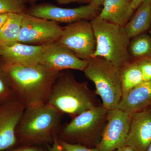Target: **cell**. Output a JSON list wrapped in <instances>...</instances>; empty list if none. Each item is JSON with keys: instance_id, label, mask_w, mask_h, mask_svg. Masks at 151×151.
Listing matches in <instances>:
<instances>
[{"instance_id": "obj_1", "label": "cell", "mask_w": 151, "mask_h": 151, "mask_svg": "<svg viewBox=\"0 0 151 151\" xmlns=\"http://www.w3.org/2000/svg\"><path fill=\"white\" fill-rule=\"evenodd\" d=\"M4 66L17 98L26 108L47 103L60 72L52 71L40 64L35 66L4 65Z\"/></svg>"}, {"instance_id": "obj_2", "label": "cell", "mask_w": 151, "mask_h": 151, "mask_svg": "<svg viewBox=\"0 0 151 151\" xmlns=\"http://www.w3.org/2000/svg\"><path fill=\"white\" fill-rule=\"evenodd\" d=\"M96 94L86 82H78L73 74L60 71L47 103L73 119L99 105Z\"/></svg>"}, {"instance_id": "obj_3", "label": "cell", "mask_w": 151, "mask_h": 151, "mask_svg": "<svg viewBox=\"0 0 151 151\" xmlns=\"http://www.w3.org/2000/svg\"><path fill=\"white\" fill-rule=\"evenodd\" d=\"M90 22L96 42V48L92 58H103L120 69L132 61L129 52L131 39L124 27L97 17Z\"/></svg>"}, {"instance_id": "obj_4", "label": "cell", "mask_w": 151, "mask_h": 151, "mask_svg": "<svg viewBox=\"0 0 151 151\" xmlns=\"http://www.w3.org/2000/svg\"><path fill=\"white\" fill-rule=\"evenodd\" d=\"M63 115L47 103L26 107L17 128V139L40 142L55 138L61 127Z\"/></svg>"}, {"instance_id": "obj_5", "label": "cell", "mask_w": 151, "mask_h": 151, "mask_svg": "<svg viewBox=\"0 0 151 151\" xmlns=\"http://www.w3.org/2000/svg\"><path fill=\"white\" fill-rule=\"evenodd\" d=\"M83 72L95 85V93L107 110L118 107L122 97L120 68L102 57L92 58Z\"/></svg>"}, {"instance_id": "obj_6", "label": "cell", "mask_w": 151, "mask_h": 151, "mask_svg": "<svg viewBox=\"0 0 151 151\" xmlns=\"http://www.w3.org/2000/svg\"><path fill=\"white\" fill-rule=\"evenodd\" d=\"M108 110L102 104L83 112L61 127L59 134L61 140L86 142L101 140L107 123Z\"/></svg>"}, {"instance_id": "obj_7", "label": "cell", "mask_w": 151, "mask_h": 151, "mask_svg": "<svg viewBox=\"0 0 151 151\" xmlns=\"http://www.w3.org/2000/svg\"><path fill=\"white\" fill-rule=\"evenodd\" d=\"M63 29L56 22L24 13L17 42L35 45L56 42L62 35Z\"/></svg>"}, {"instance_id": "obj_8", "label": "cell", "mask_w": 151, "mask_h": 151, "mask_svg": "<svg viewBox=\"0 0 151 151\" xmlns=\"http://www.w3.org/2000/svg\"><path fill=\"white\" fill-rule=\"evenodd\" d=\"M58 42L84 60L92 58L96 48V39L91 22L81 20L63 27Z\"/></svg>"}, {"instance_id": "obj_9", "label": "cell", "mask_w": 151, "mask_h": 151, "mask_svg": "<svg viewBox=\"0 0 151 151\" xmlns=\"http://www.w3.org/2000/svg\"><path fill=\"white\" fill-rule=\"evenodd\" d=\"M131 114L116 108L108 110L102 138L96 146L99 151H115L126 145Z\"/></svg>"}, {"instance_id": "obj_10", "label": "cell", "mask_w": 151, "mask_h": 151, "mask_svg": "<svg viewBox=\"0 0 151 151\" xmlns=\"http://www.w3.org/2000/svg\"><path fill=\"white\" fill-rule=\"evenodd\" d=\"M100 12V7L91 2L75 8H64L47 4L39 5L29 10L27 13L56 22L70 24L81 20L91 21L98 16Z\"/></svg>"}, {"instance_id": "obj_11", "label": "cell", "mask_w": 151, "mask_h": 151, "mask_svg": "<svg viewBox=\"0 0 151 151\" xmlns=\"http://www.w3.org/2000/svg\"><path fill=\"white\" fill-rule=\"evenodd\" d=\"M89 62L58 42L45 45L42 51L40 65L53 71L73 69L84 71Z\"/></svg>"}, {"instance_id": "obj_12", "label": "cell", "mask_w": 151, "mask_h": 151, "mask_svg": "<svg viewBox=\"0 0 151 151\" xmlns=\"http://www.w3.org/2000/svg\"><path fill=\"white\" fill-rule=\"evenodd\" d=\"M25 108L18 99L0 106V151L10 148L16 143L17 128Z\"/></svg>"}, {"instance_id": "obj_13", "label": "cell", "mask_w": 151, "mask_h": 151, "mask_svg": "<svg viewBox=\"0 0 151 151\" xmlns=\"http://www.w3.org/2000/svg\"><path fill=\"white\" fill-rule=\"evenodd\" d=\"M151 143V108L131 114L126 145L134 151H146Z\"/></svg>"}, {"instance_id": "obj_14", "label": "cell", "mask_w": 151, "mask_h": 151, "mask_svg": "<svg viewBox=\"0 0 151 151\" xmlns=\"http://www.w3.org/2000/svg\"><path fill=\"white\" fill-rule=\"evenodd\" d=\"M44 45L14 42L0 47V56L4 60V65L35 66L40 64Z\"/></svg>"}, {"instance_id": "obj_15", "label": "cell", "mask_w": 151, "mask_h": 151, "mask_svg": "<svg viewBox=\"0 0 151 151\" xmlns=\"http://www.w3.org/2000/svg\"><path fill=\"white\" fill-rule=\"evenodd\" d=\"M151 105V80L144 81L130 90L122 100L117 108L130 113L149 108Z\"/></svg>"}, {"instance_id": "obj_16", "label": "cell", "mask_w": 151, "mask_h": 151, "mask_svg": "<svg viewBox=\"0 0 151 151\" xmlns=\"http://www.w3.org/2000/svg\"><path fill=\"white\" fill-rule=\"evenodd\" d=\"M132 0H104L103 9L97 17L124 27L134 12L131 7Z\"/></svg>"}, {"instance_id": "obj_17", "label": "cell", "mask_w": 151, "mask_h": 151, "mask_svg": "<svg viewBox=\"0 0 151 151\" xmlns=\"http://www.w3.org/2000/svg\"><path fill=\"white\" fill-rule=\"evenodd\" d=\"M124 27L130 38L145 33L151 24V0H145Z\"/></svg>"}, {"instance_id": "obj_18", "label": "cell", "mask_w": 151, "mask_h": 151, "mask_svg": "<svg viewBox=\"0 0 151 151\" xmlns=\"http://www.w3.org/2000/svg\"><path fill=\"white\" fill-rule=\"evenodd\" d=\"M24 13L9 14L7 19L0 29V47L17 42Z\"/></svg>"}, {"instance_id": "obj_19", "label": "cell", "mask_w": 151, "mask_h": 151, "mask_svg": "<svg viewBox=\"0 0 151 151\" xmlns=\"http://www.w3.org/2000/svg\"><path fill=\"white\" fill-rule=\"evenodd\" d=\"M122 97L130 90L144 81L139 66L136 61H131L120 69Z\"/></svg>"}, {"instance_id": "obj_20", "label": "cell", "mask_w": 151, "mask_h": 151, "mask_svg": "<svg viewBox=\"0 0 151 151\" xmlns=\"http://www.w3.org/2000/svg\"><path fill=\"white\" fill-rule=\"evenodd\" d=\"M129 46V52L131 58L136 62L151 59V37L143 33L132 38Z\"/></svg>"}, {"instance_id": "obj_21", "label": "cell", "mask_w": 151, "mask_h": 151, "mask_svg": "<svg viewBox=\"0 0 151 151\" xmlns=\"http://www.w3.org/2000/svg\"><path fill=\"white\" fill-rule=\"evenodd\" d=\"M17 99L13 86L3 64L0 65V106Z\"/></svg>"}, {"instance_id": "obj_22", "label": "cell", "mask_w": 151, "mask_h": 151, "mask_svg": "<svg viewBox=\"0 0 151 151\" xmlns=\"http://www.w3.org/2000/svg\"><path fill=\"white\" fill-rule=\"evenodd\" d=\"M24 3L22 0H0V14L24 13Z\"/></svg>"}, {"instance_id": "obj_23", "label": "cell", "mask_w": 151, "mask_h": 151, "mask_svg": "<svg viewBox=\"0 0 151 151\" xmlns=\"http://www.w3.org/2000/svg\"><path fill=\"white\" fill-rule=\"evenodd\" d=\"M58 141L63 151H99L96 147L89 148L80 144L67 142L60 139Z\"/></svg>"}, {"instance_id": "obj_24", "label": "cell", "mask_w": 151, "mask_h": 151, "mask_svg": "<svg viewBox=\"0 0 151 151\" xmlns=\"http://www.w3.org/2000/svg\"><path fill=\"white\" fill-rule=\"evenodd\" d=\"M140 68L144 81L151 80V59L137 62Z\"/></svg>"}, {"instance_id": "obj_25", "label": "cell", "mask_w": 151, "mask_h": 151, "mask_svg": "<svg viewBox=\"0 0 151 151\" xmlns=\"http://www.w3.org/2000/svg\"><path fill=\"white\" fill-rule=\"evenodd\" d=\"M48 151H63L57 137L54 138L52 145L49 146Z\"/></svg>"}, {"instance_id": "obj_26", "label": "cell", "mask_w": 151, "mask_h": 151, "mask_svg": "<svg viewBox=\"0 0 151 151\" xmlns=\"http://www.w3.org/2000/svg\"><path fill=\"white\" fill-rule=\"evenodd\" d=\"M60 4H67L73 3H84L89 4L92 0H55Z\"/></svg>"}, {"instance_id": "obj_27", "label": "cell", "mask_w": 151, "mask_h": 151, "mask_svg": "<svg viewBox=\"0 0 151 151\" xmlns=\"http://www.w3.org/2000/svg\"><path fill=\"white\" fill-rule=\"evenodd\" d=\"M12 151H43L42 149L36 147H29L17 149Z\"/></svg>"}, {"instance_id": "obj_28", "label": "cell", "mask_w": 151, "mask_h": 151, "mask_svg": "<svg viewBox=\"0 0 151 151\" xmlns=\"http://www.w3.org/2000/svg\"><path fill=\"white\" fill-rule=\"evenodd\" d=\"M145 0H132L131 2V7L134 12L136 10L143 1Z\"/></svg>"}, {"instance_id": "obj_29", "label": "cell", "mask_w": 151, "mask_h": 151, "mask_svg": "<svg viewBox=\"0 0 151 151\" xmlns=\"http://www.w3.org/2000/svg\"><path fill=\"white\" fill-rule=\"evenodd\" d=\"M9 14V13L0 14V29L7 19Z\"/></svg>"}, {"instance_id": "obj_30", "label": "cell", "mask_w": 151, "mask_h": 151, "mask_svg": "<svg viewBox=\"0 0 151 151\" xmlns=\"http://www.w3.org/2000/svg\"><path fill=\"white\" fill-rule=\"evenodd\" d=\"M115 151H134V150L129 146L125 145L117 149Z\"/></svg>"}, {"instance_id": "obj_31", "label": "cell", "mask_w": 151, "mask_h": 151, "mask_svg": "<svg viewBox=\"0 0 151 151\" xmlns=\"http://www.w3.org/2000/svg\"><path fill=\"white\" fill-rule=\"evenodd\" d=\"M104 0H92V2L98 6H100L103 5Z\"/></svg>"}, {"instance_id": "obj_32", "label": "cell", "mask_w": 151, "mask_h": 151, "mask_svg": "<svg viewBox=\"0 0 151 151\" xmlns=\"http://www.w3.org/2000/svg\"><path fill=\"white\" fill-rule=\"evenodd\" d=\"M22 1L24 2H33L35 1H36V0H22Z\"/></svg>"}, {"instance_id": "obj_33", "label": "cell", "mask_w": 151, "mask_h": 151, "mask_svg": "<svg viewBox=\"0 0 151 151\" xmlns=\"http://www.w3.org/2000/svg\"><path fill=\"white\" fill-rule=\"evenodd\" d=\"M146 151H151V143Z\"/></svg>"}, {"instance_id": "obj_34", "label": "cell", "mask_w": 151, "mask_h": 151, "mask_svg": "<svg viewBox=\"0 0 151 151\" xmlns=\"http://www.w3.org/2000/svg\"><path fill=\"white\" fill-rule=\"evenodd\" d=\"M150 36L151 37V24L150 27Z\"/></svg>"}, {"instance_id": "obj_35", "label": "cell", "mask_w": 151, "mask_h": 151, "mask_svg": "<svg viewBox=\"0 0 151 151\" xmlns=\"http://www.w3.org/2000/svg\"><path fill=\"white\" fill-rule=\"evenodd\" d=\"M150 107H151V106H150Z\"/></svg>"}]
</instances>
